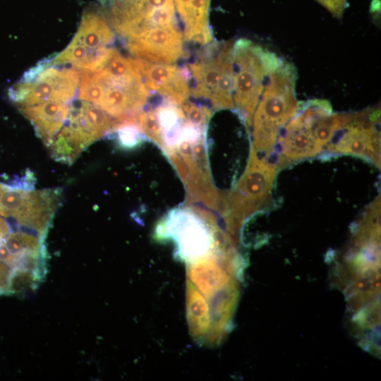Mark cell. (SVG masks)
<instances>
[{"label":"cell","mask_w":381,"mask_h":381,"mask_svg":"<svg viewBox=\"0 0 381 381\" xmlns=\"http://www.w3.org/2000/svg\"><path fill=\"white\" fill-rule=\"evenodd\" d=\"M51 156L56 161L71 164L85 148L75 132L67 125L48 147Z\"/></svg>","instance_id":"obj_18"},{"label":"cell","mask_w":381,"mask_h":381,"mask_svg":"<svg viewBox=\"0 0 381 381\" xmlns=\"http://www.w3.org/2000/svg\"><path fill=\"white\" fill-rule=\"evenodd\" d=\"M135 61L151 92H157L178 106L188 101L191 90V75L188 66L155 63L139 58Z\"/></svg>","instance_id":"obj_11"},{"label":"cell","mask_w":381,"mask_h":381,"mask_svg":"<svg viewBox=\"0 0 381 381\" xmlns=\"http://www.w3.org/2000/svg\"><path fill=\"white\" fill-rule=\"evenodd\" d=\"M186 315L193 338L199 342H207L212 331V318L208 300L190 282L186 283Z\"/></svg>","instance_id":"obj_17"},{"label":"cell","mask_w":381,"mask_h":381,"mask_svg":"<svg viewBox=\"0 0 381 381\" xmlns=\"http://www.w3.org/2000/svg\"><path fill=\"white\" fill-rule=\"evenodd\" d=\"M80 75L79 99L99 106L119 124L135 123L151 96L135 59L119 51L97 70Z\"/></svg>","instance_id":"obj_2"},{"label":"cell","mask_w":381,"mask_h":381,"mask_svg":"<svg viewBox=\"0 0 381 381\" xmlns=\"http://www.w3.org/2000/svg\"><path fill=\"white\" fill-rule=\"evenodd\" d=\"M281 60L249 40L241 38L234 42V104L248 128L251 127L267 75Z\"/></svg>","instance_id":"obj_5"},{"label":"cell","mask_w":381,"mask_h":381,"mask_svg":"<svg viewBox=\"0 0 381 381\" xmlns=\"http://www.w3.org/2000/svg\"><path fill=\"white\" fill-rule=\"evenodd\" d=\"M207 45L188 66L193 80L190 95L207 99L217 110L234 109V42H211Z\"/></svg>","instance_id":"obj_7"},{"label":"cell","mask_w":381,"mask_h":381,"mask_svg":"<svg viewBox=\"0 0 381 381\" xmlns=\"http://www.w3.org/2000/svg\"><path fill=\"white\" fill-rule=\"evenodd\" d=\"M329 112L332 107L326 100H310L302 107L299 105L296 115L285 126L278 161L280 165L313 157L321 152L313 128L320 117Z\"/></svg>","instance_id":"obj_9"},{"label":"cell","mask_w":381,"mask_h":381,"mask_svg":"<svg viewBox=\"0 0 381 381\" xmlns=\"http://www.w3.org/2000/svg\"><path fill=\"white\" fill-rule=\"evenodd\" d=\"M184 40L207 45L214 38L209 23L211 0H174Z\"/></svg>","instance_id":"obj_14"},{"label":"cell","mask_w":381,"mask_h":381,"mask_svg":"<svg viewBox=\"0 0 381 381\" xmlns=\"http://www.w3.org/2000/svg\"><path fill=\"white\" fill-rule=\"evenodd\" d=\"M326 8L334 16L341 18L346 8V0H316Z\"/></svg>","instance_id":"obj_20"},{"label":"cell","mask_w":381,"mask_h":381,"mask_svg":"<svg viewBox=\"0 0 381 381\" xmlns=\"http://www.w3.org/2000/svg\"><path fill=\"white\" fill-rule=\"evenodd\" d=\"M231 252L212 255L188 264L187 282L206 298H211L229 285L234 283L224 270L230 265Z\"/></svg>","instance_id":"obj_13"},{"label":"cell","mask_w":381,"mask_h":381,"mask_svg":"<svg viewBox=\"0 0 381 381\" xmlns=\"http://www.w3.org/2000/svg\"><path fill=\"white\" fill-rule=\"evenodd\" d=\"M7 231V226L6 223L4 220L0 219V246H1V241L2 239V237L6 234Z\"/></svg>","instance_id":"obj_21"},{"label":"cell","mask_w":381,"mask_h":381,"mask_svg":"<svg viewBox=\"0 0 381 381\" xmlns=\"http://www.w3.org/2000/svg\"><path fill=\"white\" fill-rule=\"evenodd\" d=\"M296 78L295 66L282 59L269 73L252 119V147L257 152L271 154L282 128L297 113Z\"/></svg>","instance_id":"obj_3"},{"label":"cell","mask_w":381,"mask_h":381,"mask_svg":"<svg viewBox=\"0 0 381 381\" xmlns=\"http://www.w3.org/2000/svg\"><path fill=\"white\" fill-rule=\"evenodd\" d=\"M113 133H116L119 145L124 148H132L143 142L145 135L134 123L119 124Z\"/></svg>","instance_id":"obj_19"},{"label":"cell","mask_w":381,"mask_h":381,"mask_svg":"<svg viewBox=\"0 0 381 381\" xmlns=\"http://www.w3.org/2000/svg\"><path fill=\"white\" fill-rule=\"evenodd\" d=\"M20 110L31 122L38 137L49 147L66 124L71 106L65 102H48L20 107Z\"/></svg>","instance_id":"obj_15"},{"label":"cell","mask_w":381,"mask_h":381,"mask_svg":"<svg viewBox=\"0 0 381 381\" xmlns=\"http://www.w3.org/2000/svg\"><path fill=\"white\" fill-rule=\"evenodd\" d=\"M114 41L115 35L104 16L99 11L87 10L71 42L97 52L110 47Z\"/></svg>","instance_id":"obj_16"},{"label":"cell","mask_w":381,"mask_h":381,"mask_svg":"<svg viewBox=\"0 0 381 381\" xmlns=\"http://www.w3.org/2000/svg\"><path fill=\"white\" fill-rule=\"evenodd\" d=\"M111 24L136 58L171 64L184 54L174 0H109Z\"/></svg>","instance_id":"obj_1"},{"label":"cell","mask_w":381,"mask_h":381,"mask_svg":"<svg viewBox=\"0 0 381 381\" xmlns=\"http://www.w3.org/2000/svg\"><path fill=\"white\" fill-rule=\"evenodd\" d=\"M67 121L85 147L113 133L119 126V122L99 106L83 100L78 107H71Z\"/></svg>","instance_id":"obj_12"},{"label":"cell","mask_w":381,"mask_h":381,"mask_svg":"<svg viewBox=\"0 0 381 381\" xmlns=\"http://www.w3.org/2000/svg\"><path fill=\"white\" fill-rule=\"evenodd\" d=\"M378 121V110L353 113L346 123L335 133L326 145V150L335 153L368 157L380 167Z\"/></svg>","instance_id":"obj_10"},{"label":"cell","mask_w":381,"mask_h":381,"mask_svg":"<svg viewBox=\"0 0 381 381\" xmlns=\"http://www.w3.org/2000/svg\"><path fill=\"white\" fill-rule=\"evenodd\" d=\"M157 240H172L178 256L190 264L199 260L226 253L225 245L231 238L219 230L214 216L193 207L170 211L155 229Z\"/></svg>","instance_id":"obj_4"},{"label":"cell","mask_w":381,"mask_h":381,"mask_svg":"<svg viewBox=\"0 0 381 381\" xmlns=\"http://www.w3.org/2000/svg\"><path fill=\"white\" fill-rule=\"evenodd\" d=\"M80 74L74 68L48 66L8 90L10 99L20 107L48 102L69 103L75 96Z\"/></svg>","instance_id":"obj_8"},{"label":"cell","mask_w":381,"mask_h":381,"mask_svg":"<svg viewBox=\"0 0 381 381\" xmlns=\"http://www.w3.org/2000/svg\"><path fill=\"white\" fill-rule=\"evenodd\" d=\"M259 157L251 147L246 169L235 187L222 198L223 213L231 234L252 214L265 207L279 165Z\"/></svg>","instance_id":"obj_6"}]
</instances>
